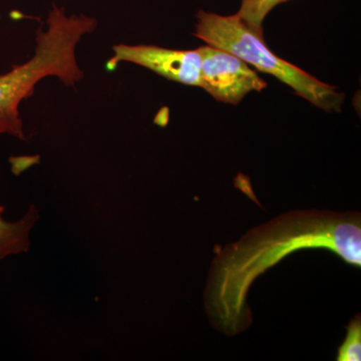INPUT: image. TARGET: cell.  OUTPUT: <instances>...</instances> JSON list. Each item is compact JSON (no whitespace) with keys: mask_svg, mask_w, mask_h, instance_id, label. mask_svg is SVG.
<instances>
[{"mask_svg":"<svg viewBox=\"0 0 361 361\" xmlns=\"http://www.w3.org/2000/svg\"><path fill=\"white\" fill-rule=\"evenodd\" d=\"M305 249H326L360 268V213L292 211L223 247L213 259L204 291V306L213 326L229 336L245 331L253 322L247 296L255 280Z\"/></svg>","mask_w":361,"mask_h":361,"instance_id":"obj_1","label":"cell"},{"mask_svg":"<svg viewBox=\"0 0 361 361\" xmlns=\"http://www.w3.org/2000/svg\"><path fill=\"white\" fill-rule=\"evenodd\" d=\"M47 23V30H37L32 58L0 75V135L25 140L18 106L42 78L56 77L73 87L84 78L75 49L82 37L96 30L97 20L84 14L68 16L65 9L54 6Z\"/></svg>","mask_w":361,"mask_h":361,"instance_id":"obj_2","label":"cell"},{"mask_svg":"<svg viewBox=\"0 0 361 361\" xmlns=\"http://www.w3.org/2000/svg\"><path fill=\"white\" fill-rule=\"evenodd\" d=\"M196 16L195 37L231 52L248 65L278 78L317 108L327 113L341 111L345 97L343 94L275 56L266 45L263 32L252 30L237 14L224 16L200 11Z\"/></svg>","mask_w":361,"mask_h":361,"instance_id":"obj_3","label":"cell"},{"mask_svg":"<svg viewBox=\"0 0 361 361\" xmlns=\"http://www.w3.org/2000/svg\"><path fill=\"white\" fill-rule=\"evenodd\" d=\"M201 56V87L214 99L237 104L251 92L267 87L263 78L248 63L231 52L206 45L198 49Z\"/></svg>","mask_w":361,"mask_h":361,"instance_id":"obj_4","label":"cell"},{"mask_svg":"<svg viewBox=\"0 0 361 361\" xmlns=\"http://www.w3.org/2000/svg\"><path fill=\"white\" fill-rule=\"evenodd\" d=\"M121 63L144 66L179 84L201 87V56L198 49L179 51L156 45L118 44L106 68L115 70Z\"/></svg>","mask_w":361,"mask_h":361,"instance_id":"obj_5","label":"cell"},{"mask_svg":"<svg viewBox=\"0 0 361 361\" xmlns=\"http://www.w3.org/2000/svg\"><path fill=\"white\" fill-rule=\"evenodd\" d=\"M2 210L4 208L0 207V261L30 250V232L39 219V210L35 205L30 206L25 215L16 222L4 220Z\"/></svg>","mask_w":361,"mask_h":361,"instance_id":"obj_6","label":"cell"},{"mask_svg":"<svg viewBox=\"0 0 361 361\" xmlns=\"http://www.w3.org/2000/svg\"><path fill=\"white\" fill-rule=\"evenodd\" d=\"M289 0H241L237 16L252 30L263 32V21L266 16L278 4Z\"/></svg>","mask_w":361,"mask_h":361,"instance_id":"obj_7","label":"cell"},{"mask_svg":"<svg viewBox=\"0 0 361 361\" xmlns=\"http://www.w3.org/2000/svg\"><path fill=\"white\" fill-rule=\"evenodd\" d=\"M345 339L337 350V361L361 360V318L356 315L346 326Z\"/></svg>","mask_w":361,"mask_h":361,"instance_id":"obj_8","label":"cell"}]
</instances>
